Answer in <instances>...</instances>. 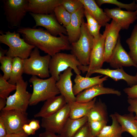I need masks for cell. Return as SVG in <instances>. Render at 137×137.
<instances>
[{
    "label": "cell",
    "instance_id": "48",
    "mask_svg": "<svg viewBox=\"0 0 137 137\" xmlns=\"http://www.w3.org/2000/svg\"><path fill=\"white\" fill-rule=\"evenodd\" d=\"M135 2H136V20H137V0H136L135 1Z\"/></svg>",
    "mask_w": 137,
    "mask_h": 137
},
{
    "label": "cell",
    "instance_id": "45",
    "mask_svg": "<svg viewBox=\"0 0 137 137\" xmlns=\"http://www.w3.org/2000/svg\"><path fill=\"white\" fill-rule=\"evenodd\" d=\"M5 137H28L24 131L16 133L7 134Z\"/></svg>",
    "mask_w": 137,
    "mask_h": 137
},
{
    "label": "cell",
    "instance_id": "23",
    "mask_svg": "<svg viewBox=\"0 0 137 137\" xmlns=\"http://www.w3.org/2000/svg\"><path fill=\"white\" fill-rule=\"evenodd\" d=\"M87 10L101 26L105 27L111 20L103 10L94 0H80Z\"/></svg>",
    "mask_w": 137,
    "mask_h": 137
},
{
    "label": "cell",
    "instance_id": "24",
    "mask_svg": "<svg viewBox=\"0 0 137 137\" xmlns=\"http://www.w3.org/2000/svg\"><path fill=\"white\" fill-rule=\"evenodd\" d=\"M96 101V97L87 102H80L72 101L67 103L69 105L70 112L69 117L74 119H78L86 116Z\"/></svg>",
    "mask_w": 137,
    "mask_h": 137
},
{
    "label": "cell",
    "instance_id": "30",
    "mask_svg": "<svg viewBox=\"0 0 137 137\" xmlns=\"http://www.w3.org/2000/svg\"><path fill=\"white\" fill-rule=\"evenodd\" d=\"M130 51L128 54L134 63L137 65V24L134 26L130 37L126 40Z\"/></svg>",
    "mask_w": 137,
    "mask_h": 137
},
{
    "label": "cell",
    "instance_id": "21",
    "mask_svg": "<svg viewBox=\"0 0 137 137\" xmlns=\"http://www.w3.org/2000/svg\"><path fill=\"white\" fill-rule=\"evenodd\" d=\"M27 12L38 14L54 13L55 8L61 4L62 0H28Z\"/></svg>",
    "mask_w": 137,
    "mask_h": 137
},
{
    "label": "cell",
    "instance_id": "33",
    "mask_svg": "<svg viewBox=\"0 0 137 137\" xmlns=\"http://www.w3.org/2000/svg\"><path fill=\"white\" fill-rule=\"evenodd\" d=\"M16 84H13L9 82L3 77L2 74H0V97L6 99L9 96L10 93L16 90Z\"/></svg>",
    "mask_w": 137,
    "mask_h": 137
},
{
    "label": "cell",
    "instance_id": "38",
    "mask_svg": "<svg viewBox=\"0 0 137 137\" xmlns=\"http://www.w3.org/2000/svg\"><path fill=\"white\" fill-rule=\"evenodd\" d=\"M73 137H94L88 121L78 131Z\"/></svg>",
    "mask_w": 137,
    "mask_h": 137
},
{
    "label": "cell",
    "instance_id": "26",
    "mask_svg": "<svg viewBox=\"0 0 137 137\" xmlns=\"http://www.w3.org/2000/svg\"><path fill=\"white\" fill-rule=\"evenodd\" d=\"M88 121L87 116L80 118L72 119L69 117L60 134L62 137H73L78 131Z\"/></svg>",
    "mask_w": 137,
    "mask_h": 137
},
{
    "label": "cell",
    "instance_id": "34",
    "mask_svg": "<svg viewBox=\"0 0 137 137\" xmlns=\"http://www.w3.org/2000/svg\"><path fill=\"white\" fill-rule=\"evenodd\" d=\"M13 59L6 56L0 59V69L3 73V78L7 81L9 79L11 76Z\"/></svg>",
    "mask_w": 137,
    "mask_h": 137
},
{
    "label": "cell",
    "instance_id": "28",
    "mask_svg": "<svg viewBox=\"0 0 137 137\" xmlns=\"http://www.w3.org/2000/svg\"><path fill=\"white\" fill-rule=\"evenodd\" d=\"M110 116L112 120V125L105 126L96 137H123L121 126L114 114Z\"/></svg>",
    "mask_w": 137,
    "mask_h": 137
},
{
    "label": "cell",
    "instance_id": "35",
    "mask_svg": "<svg viewBox=\"0 0 137 137\" xmlns=\"http://www.w3.org/2000/svg\"><path fill=\"white\" fill-rule=\"evenodd\" d=\"M99 7L105 4H109L116 5L120 9H125L127 11H134L136 9L135 1H133L130 4L124 3L116 0H96L95 1Z\"/></svg>",
    "mask_w": 137,
    "mask_h": 137
},
{
    "label": "cell",
    "instance_id": "29",
    "mask_svg": "<svg viewBox=\"0 0 137 137\" xmlns=\"http://www.w3.org/2000/svg\"><path fill=\"white\" fill-rule=\"evenodd\" d=\"M23 60L20 58L16 57L13 59L11 72L8 81L13 84H16L17 82L23 78L24 73Z\"/></svg>",
    "mask_w": 137,
    "mask_h": 137
},
{
    "label": "cell",
    "instance_id": "8",
    "mask_svg": "<svg viewBox=\"0 0 137 137\" xmlns=\"http://www.w3.org/2000/svg\"><path fill=\"white\" fill-rule=\"evenodd\" d=\"M16 84L15 93L7 98L6 105L3 110H14L26 112L32 94L27 90L28 83L22 78Z\"/></svg>",
    "mask_w": 137,
    "mask_h": 137
},
{
    "label": "cell",
    "instance_id": "1",
    "mask_svg": "<svg viewBox=\"0 0 137 137\" xmlns=\"http://www.w3.org/2000/svg\"><path fill=\"white\" fill-rule=\"evenodd\" d=\"M16 32L22 35L28 44L53 56L61 50H71L67 36L63 34L54 36L43 28L20 27Z\"/></svg>",
    "mask_w": 137,
    "mask_h": 137
},
{
    "label": "cell",
    "instance_id": "16",
    "mask_svg": "<svg viewBox=\"0 0 137 137\" xmlns=\"http://www.w3.org/2000/svg\"><path fill=\"white\" fill-rule=\"evenodd\" d=\"M109 63L111 67L116 68L124 67L134 66L137 68L128 54L123 47L120 36L110 58Z\"/></svg>",
    "mask_w": 137,
    "mask_h": 137
},
{
    "label": "cell",
    "instance_id": "10",
    "mask_svg": "<svg viewBox=\"0 0 137 137\" xmlns=\"http://www.w3.org/2000/svg\"><path fill=\"white\" fill-rule=\"evenodd\" d=\"M107 30L105 28L102 34L94 39L93 46L91 53L89 65L84 66L81 65L78 68L83 73L87 70L101 68L104 62V43Z\"/></svg>",
    "mask_w": 137,
    "mask_h": 137
},
{
    "label": "cell",
    "instance_id": "32",
    "mask_svg": "<svg viewBox=\"0 0 137 137\" xmlns=\"http://www.w3.org/2000/svg\"><path fill=\"white\" fill-rule=\"evenodd\" d=\"M54 13L59 23L62 24L65 27L69 24L71 14L67 11L61 4L55 8Z\"/></svg>",
    "mask_w": 137,
    "mask_h": 137
},
{
    "label": "cell",
    "instance_id": "44",
    "mask_svg": "<svg viewBox=\"0 0 137 137\" xmlns=\"http://www.w3.org/2000/svg\"><path fill=\"white\" fill-rule=\"evenodd\" d=\"M39 137H62L59 134L56 135V133L49 131H45L39 134Z\"/></svg>",
    "mask_w": 137,
    "mask_h": 137
},
{
    "label": "cell",
    "instance_id": "18",
    "mask_svg": "<svg viewBox=\"0 0 137 137\" xmlns=\"http://www.w3.org/2000/svg\"><path fill=\"white\" fill-rule=\"evenodd\" d=\"M72 69L69 67L61 73L59 80L56 82V86L60 94L65 98L67 103L76 101V96L74 94L71 78L73 75Z\"/></svg>",
    "mask_w": 137,
    "mask_h": 137
},
{
    "label": "cell",
    "instance_id": "2",
    "mask_svg": "<svg viewBox=\"0 0 137 137\" xmlns=\"http://www.w3.org/2000/svg\"><path fill=\"white\" fill-rule=\"evenodd\" d=\"M0 42L9 47L6 56L13 58L18 57L23 59L28 58L35 47L26 42L20 36V34L10 30L4 32L0 31Z\"/></svg>",
    "mask_w": 137,
    "mask_h": 137
},
{
    "label": "cell",
    "instance_id": "43",
    "mask_svg": "<svg viewBox=\"0 0 137 137\" xmlns=\"http://www.w3.org/2000/svg\"><path fill=\"white\" fill-rule=\"evenodd\" d=\"M7 134V130L4 121L0 117V137H5Z\"/></svg>",
    "mask_w": 137,
    "mask_h": 137
},
{
    "label": "cell",
    "instance_id": "47",
    "mask_svg": "<svg viewBox=\"0 0 137 137\" xmlns=\"http://www.w3.org/2000/svg\"><path fill=\"white\" fill-rule=\"evenodd\" d=\"M8 50V49H3L0 47V59L5 56V55H6Z\"/></svg>",
    "mask_w": 137,
    "mask_h": 137
},
{
    "label": "cell",
    "instance_id": "17",
    "mask_svg": "<svg viewBox=\"0 0 137 137\" xmlns=\"http://www.w3.org/2000/svg\"><path fill=\"white\" fill-rule=\"evenodd\" d=\"M110 94L119 96L121 95V92L118 90L104 87L103 83L98 84L84 90L77 94L76 96V101L80 102H88L98 95Z\"/></svg>",
    "mask_w": 137,
    "mask_h": 137
},
{
    "label": "cell",
    "instance_id": "39",
    "mask_svg": "<svg viewBox=\"0 0 137 137\" xmlns=\"http://www.w3.org/2000/svg\"><path fill=\"white\" fill-rule=\"evenodd\" d=\"M127 102L129 105L128 108V110L130 112L135 113L134 118L135 120H137V98H128Z\"/></svg>",
    "mask_w": 137,
    "mask_h": 137
},
{
    "label": "cell",
    "instance_id": "6",
    "mask_svg": "<svg viewBox=\"0 0 137 137\" xmlns=\"http://www.w3.org/2000/svg\"><path fill=\"white\" fill-rule=\"evenodd\" d=\"M81 65L73 54L59 52L51 57L49 65V73L57 81L61 72L69 67L71 68L76 75H80L81 71L78 67Z\"/></svg>",
    "mask_w": 137,
    "mask_h": 137
},
{
    "label": "cell",
    "instance_id": "15",
    "mask_svg": "<svg viewBox=\"0 0 137 137\" xmlns=\"http://www.w3.org/2000/svg\"><path fill=\"white\" fill-rule=\"evenodd\" d=\"M104 11L110 18L120 26L122 29L127 30L130 25L136 20L135 11L123 10L118 7L106 8L104 9Z\"/></svg>",
    "mask_w": 137,
    "mask_h": 137
},
{
    "label": "cell",
    "instance_id": "12",
    "mask_svg": "<svg viewBox=\"0 0 137 137\" xmlns=\"http://www.w3.org/2000/svg\"><path fill=\"white\" fill-rule=\"evenodd\" d=\"M35 20L34 28L40 26L45 28L52 35L55 36L61 34L67 36L66 28L58 22L54 13L50 14H38L29 13Z\"/></svg>",
    "mask_w": 137,
    "mask_h": 137
},
{
    "label": "cell",
    "instance_id": "14",
    "mask_svg": "<svg viewBox=\"0 0 137 137\" xmlns=\"http://www.w3.org/2000/svg\"><path fill=\"white\" fill-rule=\"evenodd\" d=\"M86 72V77H90L92 74L97 73L109 77L115 81L124 80L130 87L137 84V73L134 76L130 75L124 71L123 67L115 70L101 68L91 69L86 70L85 72Z\"/></svg>",
    "mask_w": 137,
    "mask_h": 137
},
{
    "label": "cell",
    "instance_id": "27",
    "mask_svg": "<svg viewBox=\"0 0 137 137\" xmlns=\"http://www.w3.org/2000/svg\"><path fill=\"white\" fill-rule=\"evenodd\" d=\"M86 116L88 121H104L107 122L108 117L105 104L100 99L96 101Z\"/></svg>",
    "mask_w": 137,
    "mask_h": 137
},
{
    "label": "cell",
    "instance_id": "36",
    "mask_svg": "<svg viewBox=\"0 0 137 137\" xmlns=\"http://www.w3.org/2000/svg\"><path fill=\"white\" fill-rule=\"evenodd\" d=\"M61 4L71 14L83 7L80 0H62Z\"/></svg>",
    "mask_w": 137,
    "mask_h": 137
},
{
    "label": "cell",
    "instance_id": "49",
    "mask_svg": "<svg viewBox=\"0 0 137 137\" xmlns=\"http://www.w3.org/2000/svg\"><path fill=\"white\" fill-rule=\"evenodd\" d=\"M134 123L137 125V120H135L134 121Z\"/></svg>",
    "mask_w": 137,
    "mask_h": 137
},
{
    "label": "cell",
    "instance_id": "37",
    "mask_svg": "<svg viewBox=\"0 0 137 137\" xmlns=\"http://www.w3.org/2000/svg\"><path fill=\"white\" fill-rule=\"evenodd\" d=\"M91 131L94 137H96L103 128L107 125V122L104 121H88Z\"/></svg>",
    "mask_w": 137,
    "mask_h": 137
},
{
    "label": "cell",
    "instance_id": "4",
    "mask_svg": "<svg viewBox=\"0 0 137 137\" xmlns=\"http://www.w3.org/2000/svg\"><path fill=\"white\" fill-rule=\"evenodd\" d=\"M29 57L23 60L24 73L42 79L49 77V65L51 56L48 54L41 56L39 49L35 47Z\"/></svg>",
    "mask_w": 137,
    "mask_h": 137
},
{
    "label": "cell",
    "instance_id": "7",
    "mask_svg": "<svg viewBox=\"0 0 137 137\" xmlns=\"http://www.w3.org/2000/svg\"><path fill=\"white\" fill-rule=\"evenodd\" d=\"M3 2L8 28L20 27L22 21L27 12L28 0H4Z\"/></svg>",
    "mask_w": 137,
    "mask_h": 137
},
{
    "label": "cell",
    "instance_id": "20",
    "mask_svg": "<svg viewBox=\"0 0 137 137\" xmlns=\"http://www.w3.org/2000/svg\"><path fill=\"white\" fill-rule=\"evenodd\" d=\"M84 11L83 7L72 14L70 22L65 27L68 40L71 44L76 42L80 37L82 20L84 15Z\"/></svg>",
    "mask_w": 137,
    "mask_h": 137
},
{
    "label": "cell",
    "instance_id": "13",
    "mask_svg": "<svg viewBox=\"0 0 137 137\" xmlns=\"http://www.w3.org/2000/svg\"><path fill=\"white\" fill-rule=\"evenodd\" d=\"M107 30L104 43V62L109 63L110 58L118 39L119 32L121 30L120 26L114 21L112 20L110 23L105 26Z\"/></svg>",
    "mask_w": 137,
    "mask_h": 137
},
{
    "label": "cell",
    "instance_id": "46",
    "mask_svg": "<svg viewBox=\"0 0 137 137\" xmlns=\"http://www.w3.org/2000/svg\"><path fill=\"white\" fill-rule=\"evenodd\" d=\"M6 99L0 97V111L3 110L6 105Z\"/></svg>",
    "mask_w": 137,
    "mask_h": 137
},
{
    "label": "cell",
    "instance_id": "42",
    "mask_svg": "<svg viewBox=\"0 0 137 137\" xmlns=\"http://www.w3.org/2000/svg\"><path fill=\"white\" fill-rule=\"evenodd\" d=\"M28 124L31 128L35 131L40 128L39 121L38 120L35 119L30 120Z\"/></svg>",
    "mask_w": 137,
    "mask_h": 137
},
{
    "label": "cell",
    "instance_id": "25",
    "mask_svg": "<svg viewBox=\"0 0 137 137\" xmlns=\"http://www.w3.org/2000/svg\"><path fill=\"white\" fill-rule=\"evenodd\" d=\"M114 114L121 126L122 132H126L133 137H137V125L134 122L135 119L133 113L121 115L115 112Z\"/></svg>",
    "mask_w": 137,
    "mask_h": 137
},
{
    "label": "cell",
    "instance_id": "11",
    "mask_svg": "<svg viewBox=\"0 0 137 137\" xmlns=\"http://www.w3.org/2000/svg\"><path fill=\"white\" fill-rule=\"evenodd\" d=\"M70 108L67 103L59 111L46 118H42L41 126L45 131L60 134L67 119L69 117Z\"/></svg>",
    "mask_w": 137,
    "mask_h": 137
},
{
    "label": "cell",
    "instance_id": "31",
    "mask_svg": "<svg viewBox=\"0 0 137 137\" xmlns=\"http://www.w3.org/2000/svg\"><path fill=\"white\" fill-rule=\"evenodd\" d=\"M84 15L87 20L86 24L88 31L94 39H97L100 34L99 31L101 26L85 9Z\"/></svg>",
    "mask_w": 137,
    "mask_h": 137
},
{
    "label": "cell",
    "instance_id": "9",
    "mask_svg": "<svg viewBox=\"0 0 137 137\" xmlns=\"http://www.w3.org/2000/svg\"><path fill=\"white\" fill-rule=\"evenodd\" d=\"M0 117L4 121L7 134L24 131L23 126L28 124L30 121L26 112L14 110H2L1 111Z\"/></svg>",
    "mask_w": 137,
    "mask_h": 137
},
{
    "label": "cell",
    "instance_id": "5",
    "mask_svg": "<svg viewBox=\"0 0 137 137\" xmlns=\"http://www.w3.org/2000/svg\"><path fill=\"white\" fill-rule=\"evenodd\" d=\"M94 39L88 31L83 19L80 37L76 42L71 44V54L76 56L82 65L87 66L89 64Z\"/></svg>",
    "mask_w": 137,
    "mask_h": 137
},
{
    "label": "cell",
    "instance_id": "40",
    "mask_svg": "<svg viewBox=\"0 0 137 137\" xmlns=\"http://www.w3.org/2000/svg\"><path fill=\"white\" fill-rule=\"evenodd\" d=\"M123 91L128 96V98H137V84L130 87L125 88Z\"/></svg>",
    "mask_w": 137,
    "mask_h": 137
},
{
    "label": "cell",
    "instance_id": "22",
    "mask_svg": "<svg viewBox=\"0 0 137 137\" xmlns=\"http://www.w3.org/2000/svg\"><path fill=\"white\" fill-rule=\"evenodd\" d=\"M102 76L84 77L80 75H76L74 80L75 84L73 87L74 94L75 95H77L84 90L97 84L102 83L108 80V77L105 76L101 78Z\"/></svg>",
    "mask_w": 137,
    "mask_h": 137
},
{
    "label": "cell",
    "instance_id": "19",
    "mask_svg": "<svg viewBox=\"0 0 137 137\" xmlns=\"http://www.w3.org/2000/svg\"><path fill=\"white\" fill-rule=\"evenodd\" d=\"M67 103L64 97L61 94L54 96L46 100L40 111L34 116L48 117L59 111Z\"/></svg>",
    "mask_w": 137,
    "mask_h": 137
},
{
    "label": "cell",
    "instance_id": "41",
    "mask_svg": "<svg viewBox=\"0 0 137 137\" xmlns=\"http://www.w3.org/2000/svg\"><path fill=\"white\" fill-rule=\"evenodd\" d=\"M22 129L24 132L28 135H34L36 133V131L32 129L28 124H24Z\"/></svg>",
    "mask_w": 137,
    "mask_h": 137
},
{
    "label": "cell",
    "instance_id": "3",
    "mask_svg": "<svg viewBox=\"0 0 137 137\" xmlns=\"http://www.w3.org/2000/svg\"><path fill=\"white\" fill-rule=\"evenodd\" d=\"M29 82L32 84L33 87L29 106L36 105L60 94L56 86L57 81L52 76L43 79L36 76H32Z\"/></svg>",
    "mask_w": 137,
    "mask_h": 137
}]
</instances>
